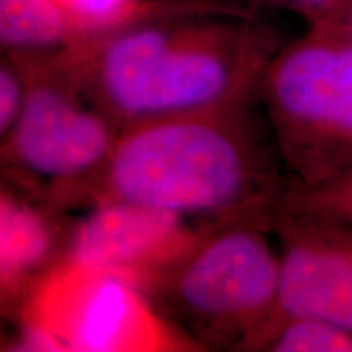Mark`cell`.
<instances>
[{
    "label": "cell",
    "instance_id": "1",
    "mask_svg": "<svg viewBox=\"0 0 352 352\" xmlns=\"http://www.w3.org/2000/svg\"><path fill=\"white\" fill-rule=\"evenodd\" d=\"M270 30L227 8L144 19L83 38L57 54L78 88L121 129L258 100L276 56Z\"/></svg>",
    "mask_w": 352,
    "mask_h": 352
},
{
    "label": "cell",
    "instance_id": "2",
    "mask_svg": "<svg viewBox=\"0 0 352 352\" xmlns=\"http://www.w3.org/2000/svg\"><path fill=\"white\" fill-rule=\"evenodd\" d=\"M283 168L258 100L139 122L121 131L87 208L134 202L217 222L274 209Z\"/></svg>",
    "mask_w": 352,
    "mask_h": 352
},
{
    "label": "cell",
    "instance_id": "3",
    "mask_svg": "<svg viewBox=\"0 0 352 352\" xmlns=\"http://www.w3.org/2000/svg\"><path fill=\"white\" fill-rule=\"evenodd\" d=\"M274 209L210 222L151 297L199 351H252L276 318Z\"/></svg>",
    "mask_w": 352,
    "mask_h": 352
},
{
    "label": "cell",
    "instance_id": "4",
    "mask_svg": "<svg viewBox=\"0 0 352 352\" xmlns=\"http://www.w3.org/2000/svg\"><path fill=\"white\" fill-rule=\"evenodd\" d=\"M21 60L25 96L0 142V175L54 212L87 208L122 129L78 88L57 54Z\"/></svg>",
    "mask_w": 352,
    "mask_h": 352
},
{
    "label": "cell",
    "instance_id": "5",
    "mask_svg": "<svg viewBox=\"0 0 352 352\" xmlns=\"http://www.w3.org/2000/svg\"><path fill=\"white\" fill-rule=\"evenodd\" d=\"M13 315L10 351H199L138 284L67 256L26 290Z\"/></svg>",
    "mask_w": 352,
    "mask_h": 352
},
{
    "label": "cell",
    "instance_id": "6",
    "mask_svg": "<svg viewBox=\"0 0 352 352\" xmlns=\"http://www.w3.org/2000/svg\"><path fill=\"white\" fill-rule=\"evenodd\" d=\"M258 103L290 182L314 186L352 166V36L341 23H315L276 52Z\"/></svg>",
    "mask_w": 352,
    "mask_h": 352
},
{
    "label": "cell",
    "instance_id": "7",
    "mask_svg": "<svg viewBox=\"0 0 352 352\" xmlns=\"http://www.w3.org/2000/svg\"><path fill=\"white\" fill-rule=\"evenodd\" d=\"M208 223L134 202H100L69 228L63 256L126 277L151 296Z\"/></svg>",
    "mask_w": 352,
    "mask_h": 352
},
{
    "label": "cell",
    "instance_id": "8",
    "mask_svg": "<svg viewBox=\"0 0 352 352\" xmlns=\"http://www.w3.org/2000/svg\"><path fill=\"white\" fill-rule=\"evenodd\" d=\"M272 228L280 240L276 318H316L352 333V245L277 217Z\"/></svg>",
    "mask_w": 352,
    "mask_h": 352
},
{
    "label": "cell",
    "instance_id": "9",
    "mask_svg": "<svg viewBox=\"0 0 352 352\" xmlns=\"http://www.w3.org/2000/svg\"><path fill=\"white\" fill-rule=\"evenodd\" d=\"M60 215L0 175V287L16 305L63 256L69 230Z\"/></svg>",
    "mask_w": 352,
    "mask_h": 352
},
{
    "label": "cell",
    "instance_id": "10",
    "mask_svg": "<svg viewBox=\"0 0 352 352\" xmlns=\"http://www.w3.org/2000/svg\"><path fill=\"white\" fill-rule=\"evenodd\" d=\"M80 39L52 0H0V52L8 57L56 56Z\"/></svg>",
    "mask_w": 352,
    "mask_h": 352
},
{
    "label": "cell",
    "instance_id": "11",
    "mask_svg": "<svg viewBox=\"0 0 352 352\" xmlns=\"http://www.w3.org/2000/svg\"><path fill=\"white\" fill-rule=\"evenodd\" d=\"M274 215L352 245V166L314 186L287 182L274 206Z\"/></svg>",
    "mask_w": 352,
    "mask_h": 352
},
{
    "label": "cell",
    "instance_id": "12",
    "mask_svg": "<svg viewBox=\"0 0 352 352\" xmlns=\"http://www.w3.org/2000/svg\"><path fill=\"white\" fill-rule=\"evenodd\" d=\"M252 351L352 352V333L316 318H276L258 338Z\"/></svg>",
    "mask_w": 352,
    "mask_h": 352
},
{
    "label": "cell",
    "instance_id": "13",
    "mask_svg": "<svg viewBox=\"0 0 352 352\" xmlns=\"http://www.w3.org/2000/svg\"><path fill=\"white\" fill-rule=\"evenodd\" d=\"M83 38L111 32L142 16L140 0H52Z\"/></svg>",
    "mask_w": 352,
    "mask_h": 352
},
{
    "label": "cell",
    "instance_id": "14",
    "mask_svg": "<svg viewBox=\"0 0 352 352\" xmlns=\"http://www.w3.org/2000/svg\"><path fill=\"white\" fill-rule=\"evenodd\" d=\"M26 70L21 59L0 57V142L12 129L23 103Z\"/></svg>",
    "mask_w": 352,
    "mask_h": 352
},
{
    "label": "cell",
    "instance_id": "15",
    "mask_svg": "<svg viewBox=\"0 0 352 352\" xmlns=\"http://www.w3.org/2000/svg\"><path fill=\"white\" fill-rule=\"evenodd\" d=\"M297 10L315 23H341L352 0H276Z\"/></svg>",
    "mask_w": 352,
    "mask_h": 352
},
{
    "label": "cell",
    "instance_id": "16",
    "mask_svg": "<svg viewBox=\"0 0 352 352\" xmlns=\"http://www.w3.org/2000/svg\"><path fill=\"white\" fill-rule=\"evenodd\" d=\"M15 308H16V302L8 296L6 290L0 287V320H2L3 316L15 314Z\"/></svg>",
    "mask_w": 352,
    "mask_h": 352
},
{
    "label": "cell",
    "instance_id": "17",
    "mask_svg": "<svg viewBox=\"0 0 352 352\" xmlns=\"http://www.w3.org/2000/svg\"><path fill=\"white\" fill-rule=\"evenodd\" d=\"M341 25L344 26V28L347 30V33H349L351 36H352V7L349 8V12L346 13V16H344V19H342Z\"/></svg>",
    "mask_w": 352,
    "mask_h": 352
},
{
    "label": "cell",
    "instance_id": "18",
    "mask_svg": "<svg viewBox=\"0 0 352 352\" xmlns=\"http://www.w3.org/2000/svg\"><path fill=\"white\" fill-rule=\"evenodd\" d=\"M232 3H243V6H248V3H261V2H270V0H230ZM276 2V0H274Z\"/></svg>",
    "mask_w": 352,
    "mask_h": 352
},
{
    "label": "cell",
    "instance_id": "19",
    "mask_svg": "<svg viewBox=\"0 0 352 352\" xmlns=\"http://www.w3.org/2000/svg\"><path fill=\"white\" fill-rule=\"evenodd\" d=\"M0 349H8V340H6L2 334H0Z\"/></svg>",
    "mask_w": 352,
    "mask_h": 352
}]
</instances>
